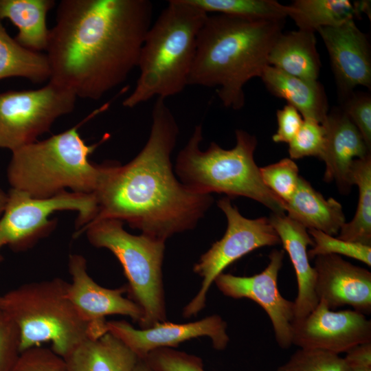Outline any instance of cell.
I'll list each match as a JSON object with an SVG mask.
<instances>
[{
	"mask_svg": "<svg viewBox=\"0 0 371 371\" xmlns=\"http://www.w3.org/2000/svg\"><path fill=\"white\" fill-rule=\"evenodd\" d=\"M148 0H62L49 30V81L97 100L137 67L152 25Z\"/></svg>",
	"mask_w": 371,
	"mask_h": 371,
	"instance_id": "6da1fadb",
	"label": "cell"
},
{
	"mask_svg": "<svg viewBox=\"0 0 371 371\" xmlns=\"http://www.w3.org/2000/svg\"><path fill=\"white\" fill-rule=\"evenodd\" d=\"M178 134L165 99L157 98L149 137L142 150L125 165L108 164L95 194L98 213L93 220L124 221L164 241L196 226L214 199L194 192L175 177L171 155Z\"/></svg>",
	"mask_w": 371,
	"mask_h": 371,
	"instance_id": "7a4b0ae2",
	"label": "cell"
},
{
	"mask_svg": "<svg viewBox=\"0 0 371 371\" xmlns=\"http://www.w3.org/2000/svg\"><path fill=\"white\" fill-rule=\"evenodd\" d=\"M285 19H249L207 14L198 36L188 85L216 88L223 106L245 104L243 87L261 76Z\"/></svg>",
	"mask_w": 371,
	"mask_h": 371,
	"instance_id": "3957f363",
	"label": "cell"
},
{
	"mask_svg": "<svg viewBox=\"0 0 371 371\" xmlns=\"http://www.w3.org/2000/svg\"><path fill=\"white\" fill-rule=\"evenodd\" d=\"M208 14L188 0H170L150 25L139 58L135 89L122 102L133 108L165 99L188 85L198 36Z\"/></svg>",
	"mask_w": 371,
	"mask_h": 371,
	"instance_id": "277c9868",
	"label": "cell"
},
{
	"mask_svg": "<svg viewBox=\"0 0 371 371\" xmlns=\"http://www.w3.org/2000/svg\"><path fill=\"white\" fill-rule=\"evenodd\" d=\"M78 124L13 151L8 167L12 188L38 199L71 192L95 194L107 169L89 160L98 144L87 145Z\"/></svg>",
	"mask_w": 371,
	"mask_h": 371,
	"instance_id": "5b68a950",
	"label": "cell"
},
{
	"mask_svg": "<svg viewBox=\"0 0 371 371\" xmlns=\"http://www.w3.org/2000/svg\"><path fill=\"white\" fill-rule=\"evenodd\" d=\"M235 133L233 148L223 149L212 142L202 150V124L196 125L177 157L175 172L179 180L200 194L245 196L262 203L273 213L284 214L285 202L265 185L254 161L256 137L240 129Z\"/></svg>",
	"mask_w": 371,
	"mask_h": 371,
	"instance_id": "8992f818",
	"label": "cell"
},
{
	"mask_svg": "<svg viewBox=\"0 0 371 371\" xmlns=\"http://www.w3.org/2000/svg\"><path fill=\"white\" fill-rule=\"evenodd\" d=\"M68 282L56 278L24 284L1 295L0 309L16 326L21 352L43 343L64 358L89 337L87 324L67 296Z\"/></svg>",
	"mask_w": 371,
	"mask_h": 371,
	"instance_id": "52a82bcc",
	"label": "cell"
},
{
	"mask_svg": "<svg viewBox=\"0 0 371 371\" xmlns=\"http://www.w3.org/2000/svg\"><path fill=\"white\" fill-rule=\"evenodd\" d=\"M85 232L92 245L109 249L122 265L128 282V297L143 312L140 328L165 322L162 275L165 241L144 234H131L123 228L122 221L114 218L93 220L77 234Z\"/></svg>",
	"mask_w": 371,
	"mask_h": 371,
	"instance_id": "ba28073f",
	"label": "cell"
},
{
	"mask_svg": "<svg viewBox=\"0 0 371 371\" xmlns=\"http://www.w3.org/2000/svg\"><path fill=\"white\" fill-rule=\"evenodd\" d=\"M60 210L77 212L76 225L84 227L97 215V199L95 194L71 191L38 199L12 188L0 216V250L5 245L14 251L30 248L52 231L56 223L49 217Z\"/></svg>",
	"mask_w": 371,
	"mask_h": 371,
	"instance_id": "9c48e42d",
	"label": "cell"
},
{
	"mask_svg": "<svg viewBox=\"0 0 371 371\" xmlns=\"http://www.w3.org/2000/svg\"><path fill=\"white\" fill-rule=\"evenodd\" d=\"M217 205L227 218V229L193 267V271L202 278V282L199 292L183 308L185 317L195 316L204 308L211 285L229 265L258 248L280 243L268 218L244 217L229 197L218 200Z\"/></svg>",
	"mask_w": 371,
	"mask_h": 371,
	"instance_id": "30bf717a",
	"label": "cell"
},
{
	"mask_svg": "<svg viewBox=\"0 0 371 371\" xmlns=\"http://www.w3.org/2000/svg\"><path fill=\"white\" fill-rule=\"evenodd\" d=\"M76 99L51 81L36 89L0 92V148L13 151L37 141L58 118L73 111Z\"/></svg>",
	"mask_w": 371,
	"mask_h": 371,
	"instance_id": "8fae6325",
	"label": "cell"
},
{
	"mask_svg": "<svg viewBox=\"0 0 371 371\" xmlns=\"http://www.w3.org/2000/svg\"><path fill=\"white\" fill-rule=\"evenodd\" d=\"M284 250L273 249L269 262L260 273L251 276L221 273L214 282L223 295L235 299L248 298L260 306L268 315L276 340L282 348L292 344V326L295 319V303L284 298L278 287Z\"/></svg>",
	"mask_w": 371,
	"mask_h": 371,
	"instance_id": "7c38bea8",
	"label": "cell"
},
{
	"mask_svg": "<svg viewBox=\"0 0 371 371\" xmlns=\"http://www.w3.org/2000/svg\"><path fill=\"white\" fill-rule=\"evenodd\" d=\"M69 271L71 281L68 282L67 296L74 308L87 324L89 337L97 338L106 333V317L127 316L139 325L143 312L131 298L125 297L126 286L108 289L95 282L87 272V260L79 254L69 258Z\"/></svg>",
	"mask_w": 371,
	"mask_h": 371,
	"instance_id": "4fadbf2b",
	"label": "cell"
},
{
	"mask_svg": "<svg viewBox=\"0 0 371 371\" xmlns=\"http://www.w3.org/2000/svg\"><path fill=\"white\" fill-rule=\"evenodd\" d=\"M371 341V321L355 310L334 311L319 302L292 326V344L302 348H315L335 354Z\"/></svg>",
	"mask_w": 371,
	"mask_h": 371,
	"instance_id": "5bb4252c",
	"label": "cell"
},
{
	"mask_svg": "<svg viewBox=\"0 0 371 371\" xmlns=\"http://www.w3.org/2000/svg\"><path fill=\"white\" fill-rule=\"evenodd\" d=\"M106 332L123 341L139 359L162 348H173L194 338L208 337L217 350L229 341L226 322L218 315L185 324L158 322L148 328H135L125 320L106 321Z\"/></svg>",
	"mask_w": 371,
	"mask_h": 371,
	"instance_id": "9a60e30c",
	"label": "cell"
},
{
	"mask_svg": "<svg viewBox=\"0 0 371 371\" xmlns=\"http://www.w3.org/2000/svg\"><path fill=\"white\" fill-rule=\"evenodd\" d=\"M317 32L327 49L340 99L358 86L370 89V45L354 19Z\"/></svg>",
	"mask_w": 371,
	"mask_h": 371,
	"instance_id": "2e32d148",
	"label": "cell"
},
{
	"mask_svg": "<svg viewBox=\"0 0 371 371\" xmlns=\"http://www.w3.org/2000/svg\"><path fill=\"white\" fill-rule=\"evenodd\" d=\"M315 258V291L318 302L333 310L348 305L363 314L371 313V273L340 256Z\"/></svg>",
	"mask_w": 371,
	"mask_h": 371,
	"instance_id": "e0dca14e",
	"label": "cell"
},
{
	"mask_svg": "<svg viewBox=\"0 0 371 371\" xmlns=\"http://www.w3.org/2000/svg\"><path fill=\"white\" fill-rule=\"evenodd\" d=\"M326 141L321 159L324 161L325 181H336L340 191L347 192L352 185L350 169L354 159L370 154L363 137L355 124L341 109L328 112L322 124Z\"/></svg>",
	"mask_w": 371,
	"mask_h": 371,
	"instance_id": "ac0fdd59",
	"label": "cell"
},
{
	"mask_svg": "<svg viewBox=\"0 0 371 371\" xmlns=\"http://www.w3.org/2000/svg\"><path fill=\"white\" fill-rule=\"evenodd\" d=\"M287 252L294 268L297 293L294 301L295 319L303 318L317 305L315 286L316 273L310 265L308 246L313 241L307 229L284 214L273 213L269 218Z\"/></svg>",
	"mask_w": 371,
	"mask_h": 371,
	"instance_id": "d6986e66",
	"label": "cell"
},
{
	"mask_svg": "<svg viewBox=\"0 0 371 371\" xmlns=\"http://www.w3.org/2000/svg\"><path fill=\"white\" fill-rule=\"evenodd\" d=\"M63 359L67 371H133L139 360L109 332L97 338L87 337Z\"/></svg>",
	"mask_w": 371,
	"mask_h": 371,
	"instance_id": "ffe728a7",
	"label": "cell"
},
{
	"mask_svg": "<svg viewBox=\"0 0 371 371\" xmlns=\"http://www.w3.org/2000/svg\"><path fill=\"white\" fill-rule=\"evenodd\" d=\"M273 95L286 100L303 119L323 124L329 112L326 94L318 80H310L284 73L267 65L260 76Z\"/></svg>",
	"mask_w": 371,
	"mask_h": 371,
	"instance_id": "44dd1931",
	"label": "cell"
},
{
	"mask_svg": "<svg viewBox=\"0 0 371 371\" xmlns=\"http://www.w3.org/2000/svg\"><path fill=\"white\" fill-rule=\"evenodd\" d=\"M287 216L307 229L337 235L346 223L342 205L333 198L326 199L311 183L300 177L296 191L285 203Z\"/></svg>",
	"mask_w": 371,
	"mask_h": 371,
	"instance_id": "7402d4cb",
	"label": "cell"
},
{
	"mask_svg": "<svg viewBox=\"0 0 371 371\" xmlns=\"http://www.w3.org/2000/svg\"><path fill=\"white\" fill-rule=\"evenodd\" d=\"M268 65L291 76L317 80L321 61L315 33L300 30L282 32L271 47Z\"/></svg>",
	"mask_w": 371,
	"mask_h": 371,
	"instance_id": "603a6c76",
	"label": "cell"
},
{
	"mask_svg": "<svg viewBox=\"0 0 371 371\" xmlns=\"http://www.w3.org/2000/svg\"><path fill=\"white\" fill-rule=\"evenodd\" d=\"M54 5L53 0H0V21L7 19L17 27L19 44L41 52L47 46V15Z\"/></svg>",
	"mask_w": 371,
	"mask_h": 371,
	"instance_id": "cb8c5ba5",
	"label": "cell"
},
{
	"mask_svg": "<svg viewBox=\"0 0 371 371\" xmlns=\"http://www.w3.org/2000/svg\"><path fill=\"white\" fill-rule=\"evenodd\" d=\"M368 1L352 3L348 0H295L290 17L298 30L315 33L318 29L337 27L368 12Z\"/></svg>",
	"mask_w": 371,
	"mask_h": 371,
	"instance_id": "d4e9b609",
	"label": "cell"
},
{
	"mask_svg": "<svg viewBox=\"0 0 371 371\" xmlns=\"http://www.w3.org/2000/svg\"><path fill=\"white\" fill-rule=\"evenodd\" d=\"M50 76L47 55L22 46L8 34L0 21V80L21 77L42 83L49 80Z\"/></svg>",
	"mask_w": 371,
	"mask_h": 371,
	"instance_id": "484cf974",
	"label": "cell"
},
{
	"mask_svg": "<svg viewBox=\"0 0 371 371\" xmlns=\"http://www.w3.org/2000/svg\"><path fill=\"white\" fill-rule=\"evenodd\" d=\"M352 186L359 188V200L352 220L341 227L337 238L371 246V155L354 159L350 169Z\"/></svg>",
	"mask_w": 371,
	"mask_h": 371,
	"instance_id": "4316f807",
	"label": "cell"
},
{
	"mask_svg": "<svg viewBox=\"0 0 371 371\" xmlns=\"http://www.w3.org/2000/svg\"><path fill=\"white\" fill-rule=\"evenodd\" d=\"M207 14H223L249 19H286L293 12L290 5L274 0H188Z\"/></svg>",
	"mask_w": 371,
	"mask_h": 371,
	"instance_id": "83f0119b",
	"label": "cell"
},
{
	"mask_svg": "<svg viewBox=\"0 0 371 371\" xmlns=\"http://www.w3.org/2000/svg\"><path fill=\"white\" fill-rule=\"evenodd\" d=\"M307 230L314 243L313 248L308 251L309 258L335 254L350 257L371 266V246L346 241L314 229Z\"/></svg>",
	"mask_w": 371,
	"mask_h": 371,
	"instance_id": "f1b7e54d",
	"label": "cell"
},
{
	"mask_svg": "<svg viewBox=\"0 0 371 371\" xmlns=\"http://www.w3.org/2000/svg\"><path fill=\"white\" fill-rule=\"evenodd\" d=\"M344 359L321 349L302 348L278 367L277 371H345Z\"/></svg>",
	"mask_w": 371,
	"mask_h": 371,
	"instance_id": "f546056e",
	"label": "cell"
},
{
	"mask_svg": "<svg viewBox=\"0 0 371 371\" xmlns=\"http://www.w3.org/2000/svg\"><path fill=\"white\" fill-rule=\"evenodd\" d=\"M298 167L289 158L260 168L265 185L285 203L289 201L297 190L299 178Z\"/></svg>",
	"mask_w": 371,
	"mask_h": 371,
	"instance_id": "4dcf8cb0",
	"label": "cell"
},
{
	"mask_svg": "<svg viewBox=\"0 0 371 371\" xmlns=\"http://www.w3.org/2000/svg\"><path fill=\"white\" fill-rule=\"evenodd\" d=\"M326 131L324 125L314 120L304 119L293 139L289 143L291 159L313 156L321 159L325 146Z\"/></svg>",
	"mask_w": 371,
	"mask_h": 371,
	"instance_id": "1f68e13d",
	"label": "cell"
},
{
	"mask_svg": "<svg viewBox=\"0 0 371 371\" xmlns=\"http://www.w3.org/2000/svg\"><path fill=\"white\" fill-rule=\"evenodd\" d=\"M142 359L157 371H205L201 358L170 348L155 350Z\"/></svg>",
	"mask_w": 371,
	"mask_h": 371,
	"instance_id": "d6a6232c",
	"label": "cell"
},
{
	"mask_svg": "<svg viewBox=\"0 0 371 371\" xmlns=\"http://www.w3.org/2000/svg\"><path fill=\"white\" fill-rule=\"evenodd\" d=\"M341 109L355 124L371 149V97L366 93L351 92L341 98Z\"/></svg>",
	"mask_w": 371,
	"mask_h": 371,
	"instance_id": "836d02e7",
	"label": "cell"
},
{
	"mask_svg": "<svg viewBox=\"0 0 371 371\" xmlns=\"http://www.w3.org/2000/svg\"><path fill=\"white\" fill-rule=\"evenodd\" d=\"M12 371H67L64 359L51 348L33 347L21 352Z\"/></svg>",
	"mask_w": 371,
	"mask_h": 371,
	"instance_id": "e575fe53",
	"label": "cell"
},
{
	"mask_svg": "<svg viewBox=\"0 0 371 371\" xmlns=\"http://www.w3.org/2000/svg\"><path fill=\"white\" fill-rule=\"evenodd\" d=\"M20 354L18 329L0 309V371H12Z\"/></svg>",
	"mask_w": 371,
	"mask_h": 371,
	"instance_id": "d590c367",
	"label": "cell"
},
{
	"mask_svg": "<svg viewBox=\"0 0 371 371\" xmlns=\"http://www.w3.org/2000/svg\"><path fill=\"white\" fill-rule=\"evenodd\" d=\"M276 115L278 130L272 139L276 143L289 144L300 130L304 119L296 109L288 104L278 110Z\"/></svg>",
	"mask_w": 371,
	"mask_h": 371,
	"instance_id": "8d00e7d4",
	"label": "cell"
},
{
	"mask_svg": "<svg viewBox=\"0 0 371 371\" xmlns=\"http://www.w3.org/2000/svg\"><path fill=\"white\" fill-rule=\"evenodd\" d=\"M346 366H371V341L359 344L346 352Z\"/></svg>",
	"mask_w": 371,
	"mask_h": 371,
	"instance_id": "74e56055",
	"label": "cell"
},
{
	"mask_svg": "<svg viewBox=\"0 0 371 371\" xmlns=\"http://www.w3.org/2000/svg\"><path fill=\"white\" fill-rule=\"evenodd\" d=\"M133 371H157L153 369L144 359H139Z\"/></svg>",
	"mask_w": 371,
	"mask_h": 371,
	"instance_id": "f35d334b",
	"label": "cell"
},
{
	"mask_svg": "<svg viewBox=\"0 0 371 371\" xmlns=\"http://www.w3.org/2000/svg\"><path fill=\"white\" fill-rule=\"evenodd\" d=\"M345 371H371V366H346Z\"/></svg>",
	"mask_w": 371,
	"mask_h": 371,
	"instance_id": "ab89813d",
	"label": "cell"
},
{
	"mask_svg": "<svg viewBox=\"0 0 371 371\" xmlns=\"http://www.w3.org/2000/svg\"><path fill=\"white\" fill-rule=\"evenodd\" d=\"M8 200V194L0 189V216L3 212Z\"/></svg>",
	"mask_w": 371,
	"mask_h": 371,
	"instance_id": "60d3db41",
	"label": "cell"
},
{
	"mask_svg": "<svg viewBox=\"0 0 371 371\" xmlns=\"http://www.w3.org/2000/svg\"><path fill=\"white\" fill-rule=\"evenodd\" d=\"M0 302H1V295H0Z\"/></svg>",
	"mask_w": 371,
	"mask_h": 371,
	"instance_id": "b9f144b4",
	"label": "cell"
}]
</instances>
